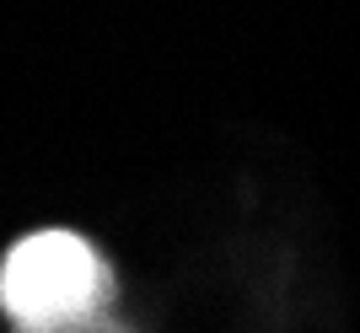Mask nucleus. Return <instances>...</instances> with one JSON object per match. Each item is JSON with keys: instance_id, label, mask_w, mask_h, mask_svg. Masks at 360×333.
I'll return each mask as SVG.
<instances>
[{"instance_id": "1", "label": "nucleus", "mask_w": 360, "mask_h": 333, "mask_svg": "<svg viewBox=\"0 0 360 333\" xmlns=\"http://www.w3.org/2000/svg\"><path fill=\"white\" fill-rule=\"evenodd\" d=\"M103 301V263L70 231H38L0 263V306L22 328L54 333Z\"/></svg>"}]
</instances>
